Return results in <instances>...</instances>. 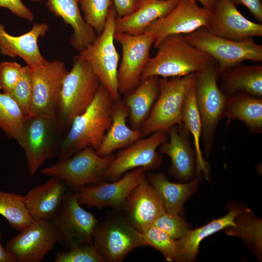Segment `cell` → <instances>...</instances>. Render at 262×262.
<instances>
[{
    "mask_svg": "<svg viewBox=\"0 0 262 262\" xmlns=\"http://www.w3.org/2000/svg\"><path fill=\"white\" fill-rule=\"evenodd\" d=\"M115 102L101 84L90 104L72 121L60 146L59 160L68 159L85 148L96 150L99 147L112 124Z\"/></svg>",
    "mask_w": 262,
    "mask_h": 262,
    "instance_id": "obj_1",
    "label": "cell"
},
{
    "mask_svg": "<svg viewBox=\"0 0 262 262\" xmlns=\"http://www.w3.org/2000/svg\"><path fill=\"white\" fill-rule=\"evenodd\" d=\"M140 78L182 77L196 73L216 61L209 55L191 45L182 34L169 35L157 48Z\"/></svg>",
    "mask_w": 262,
    "mask_h": 262,
    "instance_id": "obj_2",
    "label": "cell"
},
{
    "mask_svg": "<svg viewBox=\"0 0 262 262\" xmlns=\"http://www.w3.org/2000/svg\"><path fill=\"white\" fill-rule=\"evenodd\" d=\"M100 84L89 63L80 55L75 56L64 79L55 115L63 129L70 126L73 119L85 110Z\"/></svg>",
    "mask_w": 262,
    "mask_h": 262,
    "instance_id": "obj_3",
    "label": "cell"
},
{
    "mask_svg": "<svg viewBox=\"0 0 262 262\" xmlns=\"http://www.w3.org/2000/svg\"><path fill=\"white\" fill-rule=\"evenodd\" d=\"M196 73L177 77L160 79V93L141 131L145 135L163 131L181 124L186 96L195 84Z\"/></svg>",
    "mask_w": 262,
    "mask_h": 262,
    "instance_id": "obj_4",
    "label": "cell"
},
{
    "mask_svg": "<svg viewBox=\"0 0 262 262\" xmlns=\"http://www.w3.org/2000/svg\"><path fill=\"white\" fill-rule=\"evenodd\" d=\"M183 35L191 45L217 63L219 75L245 61H262V46L252 38L240 41L228 39L212 34L205 27Z\"/></svg>",
    "mask_w": 262,
    "mask_h": 262,
    "instance_id": "obj_5",
    "label": "cell"
},
{
    "mask_svg": "<svg viewBox=\"0 0 262 262\" xmlns=\"http://www.w3.org/2000/svg\"><path fill=\"white\" fill-rule=\"evenodd\" d=\"M117 13L114 4L111 6L103 31L94 41L80 51L115 102L120 99L117 80L119 55L115 45V22Z\"/></svg>",
    "mask_w": 262,
    "mask_h": 262,
    "instance_id": "obj_6",
    "label": "cell"
},
{
    "mask_svg": "<svg viewBox=\"0 0 262 262\" xmlns=\"http://www.w3.org/2000/svg\"><path fill=\"white\" fill-rule=\"evenodd\" d=\"M63 128L55 116L26 117L21 132L20 146L23 149L30 175L58 152Z\"/></svg>",
    "mask_w": 262,
    "mask_h": 262,
    "instance_id": "obj_7",
    "label": "cell"
},
{
    "mask_svg": "<svg viewBox=\"0 0 262 262\" xmlns=\"http://www.w3.org/2000/svg\"><path fill=\"white\" fill-rule=\"evenodd\" d=\"M219 75L215 62L197 72L195 83L196 102L202 124L205 151L212 147L218 124L224 116L227 97L217 84Z\"/></svg>",
    "mask_w": 262,
    "mask_h": 262,
    "instance_id": "obj_8",
    "label": "cell"
},
{
    "mask_svg": "<svg viewBox=\"0 0 262 262\" xmlns=\"http://www.w3.org/2000/svg\"><path fill=\"white\" fill-rule=\"evenodd\" d=\"M114 156H100L91 147L84 148L70 158L59 160L43 168L45 176L58 178L77 190L84 186L98 182L106 176Z\"/></svg>",
    "mask_w": 262,
    "mask_h": 262,
    "instance_id": "obj_9",
    "label": "cell"
},
{
    "mask_svg": "<svg viewBox=\"0 0 262 262\" xmlns=\"http://www.w3.org/2000/svg\"><path fill=\"white\" fill-rule=\"evenodd\" d=\"M93 244L104 262H120L131 250L147 246L142 232L128 220L112 217L98 223Z\"/></svg>",
    "mask_w": 262,
    "mask_h": 262,
    "instance_id": "obj_10",
    "label": "cell"
},
{
    "mask_svg": "<svg viewBox=\"0 0 262 262\" xmlns=\"http://www.w3.org/2000/svg\"><path fill=\"white\" fill-rule=\"evenodd\" d=\"M51 221L58 233V242L67 249L93 244V233L98 221L81 206L75 193L72 191H66L59 210Z\"/></svg>",
    "mask_w": 262,
    "mask_h": 262,
    "instance_id": "obj_11",
    "label": "cell"
},
{
    "mask_svg": "<svg viewBox=\"0 0 262 262\" xmlns=\"http://www.w3.org/2000/svg\"><path fill=\"white\" fill-rule=\"evenodd\" d=\"M114 39L120 45L122 52L117 71L118 89L120 94L127 95L140 82L141 75L150 58L155 37L147 33L138 35L115 33Z\"/></svg>",
    "mask_w": 262,
    "mask_h": 262,
    "instance_id": "obj_12",
    "label": "cell"
},
{
    "mask_svg": "<svg viewBox=\"0 0 262 262\" xmlns=\"http://www.w3.org/2000/svg\"><path fill=\"white\" fill-rule=\"evenodd\" d=\"M33 96L31 115L55 116L64 79L67 73L64 62L47 61L32 68Z\"/></svg>",
    "mask_w": 262,
    "mask_h": 262,
    "instance_id": "obj_13",
    "label": "cell"
},
{
    "mask_svg": "<svg viewBox=\"0 0 262 262\" xmlns=\"http://www.w3.org/2000/svg\"><path fill=\"white\" fill-rule=\"evenodd\" d=\"M211 16L210 10L200 6L192 0H179L166 16L154 21L144 33L155 37L153 47L156 48L165 37L173 34H186L200 28H206Z\"/></svg>",
    "mask_w": 262,
    "mask_h": 262,
    "instance_id": "obj_14",
    "label": "cell"
},
{
    "mask_svg": "<svg viewBox=\"0 0 262 262\" xmlns=\"http://www.w3.org/2000/svg\"><path fill=\"white\" fill-rule=\"evenodd\" d=\"M51 220L34 221L8 241L5 248L17 262H39L58 242Z\"/></svg>",
    "mask_w": 262,
    "mask_h": 262,
    "instance_id": "obj_15",
    "label": "cell"
},
{
    "mask_svg": "<svg viewBox=\"0 0 262 262\" xmlns=\"http://www.w3.org/2000/svg\"><path fill=\"white\" fill-rule=\"evenodd\" d=\"M167 135V132L157 131L125 147L114 157L106 177L115 181L130 170L141 167L147 171L158 167L162 160L157 149L166 140Z\"/></svg>",
    "mask_w": 262,
    "mask_h": 262,
    "instance_id": "obj_16",
    "label": "cell"
},
{
    "mask_svg": "<svg viewBox=\"0 0 262 262\" xmlns=\"http://www.w3.org/2000/svg\"><path fill=\"white\" fill-rule=\"evenodd\" d=\"M206 28L212 34L240 41L262 36V25L246 18L232 0H217Z\"/></svg>",
    "mask_w": 262,
    "mask_h": 262,
    "instance_id": "obj_17",
    "label": "cell"
},
{
    "mask_svg": "<svg viewBox=\"0 0 262 262\" xmlns=\"http://www.w3.org/2000/svg\"><path fill=\"white\" fill-rule=\"evenodd\" d=\"M145 171L143 168H137L115 182L82 187L75 193L78 201L81 205L91 207L120 208L131 191L145 177Z\"/></svg>",
    "mask_w": 262,
    "mask_h": 262,
    "instance_id": "obj_18",
    "label": "cell"
},
{
    "mask_svg": "<svg viewBox=\"0 0 262 262\" xmlns=\"http://www.w3.org/2000/svg\"><path fill=\"white\" fill-rule=\"evenodd\" d=\"M124 206L128 220L141 232L165 212L161 196L145 177L131 191Z\"/></svg>",
    "mask_w": 262,
    "mask_h": 262,
    "instance_id": "obj_19",
    "label": "cell"
},
{
    "mask_svg": "<svg viewBox=\"0 0 262 262\" xmlns=\"http://www.w3.org/2000/svg\"><path fill=\"white\" fill-rule=\"evenodd\" d=\"M49 26L45 23H35L28 32L13 36L0 24V51L4 56L21 58L32 68L40 66L47 61L41 54L38 45L40 37L45 35Z\"/></svg>",
    "mask_w": 262,
    "mask_h": 262,
    "instance_id": "obj_20",
    "label": "cell"
},
{
    "mask_svg": "<svg viewBox=\"0 0 262 262\" xmlns=\"http://www.w3.org/2000/svg\"><path fill=\"white\" fill-rule=\"evenodd\" d=\"M66 185L60 179L51 177L23 196L26 207L34 221L51 220L54 218L67 191Z\"/></svg>",
    "mask_w": 262,
    "mask_h": 262,
    "instance_id": "obj_21",
    "label": "cell"
},
{
    "mask_svg": "<svg viewBox=\"0 0 262 262\" xmlns=\"http://www.w3.org/2000/svg\"><path fill=\"white\" fill-rule=\"evenodd\" d=\"M169 139L160 146V151L169 156L170 171L178 178L187 180L194 172V152L188 140L189 133L182 124L171 127L168 131Z\"/></svg>",
    "mask_w": 262,
    "mask_h": 262,
    "instance_id": "obj_22",
    "label": "cell"
},
{
    "mask_svg": "<svg viewBox=\"0 0 262 262\" xmlns=\"http://www.w3.org/2000/svg\"><path fill=\"white\" fill-rule=\"evenodd\" d=\"M179 0H141L138 8L131 14L116 16L115 33L140 34L152 22L168 14Z\"/></svg>",
    "mask_w": 262,
    "mask_h": 262,
    "instance_id": "obj_23",
    "label": "cell"
},
{
    "mask_svg": "<svg viewBox=\"0 0 262 262\" xmlns=\"http://www.w3.org/2000/svg\"><path fill=\"white\" fill-rule=\"evenodd\" d=\"M46 5L50 12L72 27L71 45L75 49L81 51L94 41L96 32L82 16L79 0H47Z\"/></svg>",
    "mask_w": 262,
    "mask_h": 262,
    "instance_id": "obj_24",
    "label": "cell"
},
{
    "mask_svg": "<svg viewBox=\"0 0 262 262\" xmlns=\"http://www.w3.org/2000/svg\"><path fill=\"white\" fill-rule=\"evenodd\" d=\"M129 111L124 101L115 102L111 126L106 132L100 146L96 150L100 156L111 155L115 151L125 148L143 138L140 130L128 127L126 123Z\"/></svg>",
    "mask_w": 262,
    "mask_h": 262,
    "instance_id": "obj_25",
    "label": "cell"
},
{
    "mask_svg": "<svg viewBox=\"0 0 262 262\" xmlns=\"http://www.w3.org/2000/svg\"><path fill=\"white\" fill-rule=\"evenodd\" d=\"M160 79L157 76L148 77L127 95L124 102L129 109L132 129L140 130L147 118L159 95Z\"/></svg>",
    "mask_w": 262,
    "mask_h": 262,
    "instance_id": "obj_26",
    "label": "cell"
},
{
    "mask_svg": "<svg viewBox=\"0 0 262 262\" xmlns=\"http://www.w3.org/2000/svg\"><path fill=\"white\" fill-rule=\"evenodd\" d=\"M241 213L238 209L230 210L226 215L214 219L207 224L190 230L184 236L177 240L175 261L191 262L198 253L200 243L205 238L229 227H236V217Z\"/></svg>",
    "mask_w": 262,
    "mask_h": 262,
    "instance_id": "obj_27",
    "label": "cell"
},
{
    "mask_svg": "<svg viewBox=\"0 0 262 262\" xmlns=\"http://www.w3.org/2000/svg\"><path fill=\"white\" fill-rule=\"evenodd\" d=\"M224 116L228 123L240 120L253 133L262 130V98L244 92H237L227 97Z\"/></svg>",
    "mask_w": 262,
    "mask_h": 262,
    "instance_id": "obj_28",
    "label": "cell"
},
{
    "mask_svg": "<svg viewBox=\"0 0 262 262\" xmlns=\"http://www.w3.org/2000/svg\"><path fill=\"white\" fill-rule=\"evenodd\" d=\"M221 75V83L224 94L229 96L241 92L262 97V65L238 66Z\"/></svg>",
    "mask_w": 262,
    "mask_h": 262,
    "instance_id": "obj_29",
    "label": "cell"
},
{
    "mask_svg": "<svg viewBox=\"0 0 262 262\" xmlns=\"http://www.w3.org/2000/svg\"><path fill=\"white\" fill-rule=\"evenodd\" d=\"M147 179L161 196L165 211L176 214L181 212L185 201L197 182V178L187 183H174L161 173L149 174Z\"/></svg>",
    "mask_w": 262,
    "mask_h": 262,
    "instance_id": "obj_30",
    "label": "cell"
},
{
    "mask_svg": "<svg viewBox=\"0 0 262 262\" xmlns=\"http://www.w3.org/2000/svg\"><path fill=\"white\" fill-rule=\"evenodd\" d=\"M181 124L193 137L196 158V173L203 172L206 179H209V166L204 159L200 149L202 137V124L197 109L195 84L189 91L185 100L181 117Z\"/></svg>",
    "mask_w": 262,
    "mask_h": 262,
    "instance_id": "obj_31",
    "label": "cell"
},
{
    "mask_svg": "<svg viewBox=\"0 0 262 262\" xmlns=\"http://www.w3.org/2000/svg\"><path fill=\"white\" fill-rule=\"evenodd\" d=\"M0 214L14 229L19 232L34 220L25 204L24 196L0 190Z\"/></svg>",
    "mask_w": 262,
    "mask_h": 262,
    "instance_id": "obj_32",
    "label": "cell"
},
{
    "mask_svg": "<svg viewBox=\"0 0 262 262\" xmlns=\"http://www.w3.org/2000/svg\"><path fill=\"white\" fill-rule=\"evenodd\" d=\"M26 117L19 105L8 94L0 93V128L20 146Z\"/></svg>",
    "mask_w": 262,
    "mask_h": 262,
    "instance_id": "obj_33",
    "label": "cell"
},
{
    "mask_svg": "<svg viewBox=\"0 0 262 262\" xmlns=\"http://www.w3.org/2000/svg\"><path fill=\"white\" fill-rule=\"evenodd\" d=\"M84 19L98 34L104 30L112 0H79Z\"/></svg>",
    "mask_w": 262,
    "mask_h": 262,
    "instance_id": "obj_34",
    "label": "cell"
},
{
    "mask_svg": "<svg viewBox=\"0 0 262 262\" xmlns=\"http://www.w3.org/2000/svg\"><path fill=\"white\" fill-rule=\"evenodd\" d=\"M142 233L147 246L161 252L167 261H175L176 239L153 225L146 228Z\"/></svg>",
    "mask_w": 262,
    "mask_h": 262,
    "instance_id": "obj_35",
    "label": "cell"
},
{
    "mask_svg": "<svg viewBox=\"0 0 262 262\" xmlns=\"http://www.w3.org/2000/svg\"><path fill=\"white\" fill-rule=\"evenodd\" d=\"M32 69L23 66L21 77L13 90L8 94L16 101L26 117L31 115L33 96Z\"/></svg>",
    "mask_w": 262,
    "mask_h": 262,
    "instance_id": "obj_36",
    "label": "cell"
},
{
    "mask_svg": "<svg viewBox=\"0 0 262 262\" xmlns=\"http://www.w3.org/2000/svg\"><path fill=\"white\" fill-rule=\"evenodd\" d=\"M54 262H103L93 244L79 245L66 251L58 252Z\"/></svg>",
    "mask_w": 262,
    "mask_h": 262,
    "instance_id": "obj_37",
    "label": "cell"
},
{
    "mask_svg": "<svg viewBox=\"0 0 262 262\" xmlns=\"http://www.w3.org/2000/svg\"><path fill=\"white\" fill-rule=\"evenodd\" d=\"M152 225L176 240L184 236L190 230L179 214L170 213L166 211L157 217Z\"/></svg>",
    "mask_w": 262,
    "mask_h": 262,
    "instance_id": "obj_38",
    "label": "cell"
},
{
    "mask_svg": "<svg viewBox=\"0 0 262 262\" xmlns=\"http://www.w3.org/2000/svg\"><path fill=\"white\" fill-rule=\"evenodd\" d=\"M23 66L16 62L0 63V90L4 93H11L18 82Z\"/></svg>",
    "mask_w": 262,
    "mask_h": 262,
    "instance_id": "obj_39",
    "label": "cell"
},
{
    "mask_svg": "<svg viewBox=\"0 0 262 262\" xmlns=\"http://www.w3.org/2000/svg\"><path fill=\"white\" fill-rule=\"evenodd\" d=\"M235 229L231 232L232 234H236L242 236L245 240L255 245L260 250L262 246V224L260 221H253L243 223L232 227Z\"/></svg>",
    "mask_w": 262,
    "mask_h": 262,
    "instance_id": "obj_40",
    "label": "cell"
},
{
    "mask_svg": "<svg viewBox=\"0 0 262 262\" xmlns=\"http://www.w3.org/2000/svg\"><path fill=\"white\" fill-rule=\"evenodd\" d=\"M0 8L7 9L13 14L30 22L34 19L33 14L22 0H0Z\"/></svg>",
    "mask_w": 262,
    "mask_h": 262,
    "instance_id": "obj_41",
    "label": "cell"
},
{
    "mask_svg": "<svg viewBox=\"0 0 262 262\" xmlns=\"http://www.w3.org/2000/svg\"><path fill=\"white\" fill-rule=\"evenodd\" d=\"M115 8L117 16L122 17L129 15L136 10L141 0H112Z\"/></svg>",
    "mask_w": 262,
    "mask_h": 262,
    "instance_id": "obj_42",
    "label": "cell"
},
{
    "mask_svg": "<svg viewBox=\"0 0 262 262\" xmlns=\"http://www.w3.org/2000/svg\"><path fill=\"white\" fill-rule=\"evenodd\" d=\"M236 4H242L247 7L255 18L262 22V4L261 0H232Z\"/></svg>",
    "mask_w": 262,
    "mask_h": 262,
    "instance_id": "obj_43",
    "label": "cell"
},
{
    "mask_svg": "<svg viewBox=\"0 0 262 262\" xmlns=\"http://www.w3.org/2000/svg\"><path fill=\"white\" fill-rule=\"evenodd\" d=\"M2 233L0 232V262H17L15 258L2 246L1 241Z\"/></svg>",
    "mask_w": 262,
    "mask_h": 262,
    "instance_id": "obj_44",
    "label": "cell"
},
{
    "mask_svg": "<svg viewBox=\"0 0 262 262\" xmlns=\"http://www.w3.org/2000/svg\"><path fill=\"white\" fill-rule=\"evenodd\" d=\"M200 2L202 6L211 10L217 0H192Z\"/></svg>",
    "mask_w": 262,
    "mask_h": 262,
    "instance_id": "obj_45",
    "label": "cell"
},
{
    "mask_svg": "<svg viewBox=\"0 0 262 262\" xmlns=\"http://www.w3.org/2000/svg\"><path fill=\"white\" fill-rule=\"evenodd\" d=\"M32 2H41V1H43L44 0H29Z\"/></svg>",
    "mask_w": 262,
    "mask_h": 262,
    "instance_id": "obj_46",
    "label": "cell"
}]
</instances>
